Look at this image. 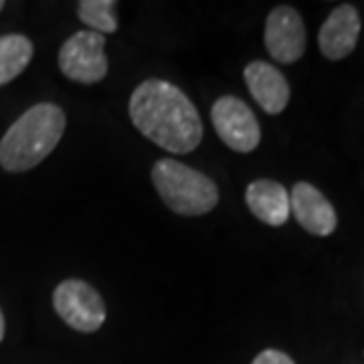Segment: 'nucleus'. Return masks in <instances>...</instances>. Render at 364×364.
<instances>
[{"label":"nucleus","instance_id":"14","mask_svg":"<svg viewBox=\"0 0 364 364\" xmlns=\"http://www.w3.org/2000/svg\"><path fill=\"white\" fill-rule=\"evenodd\" d=\"M251 364H296L291 360V356L282 350H275V348H267V350L259 352L255 356V360Z\"/></svg>","mask_w":364,"mask_h":364},{"label":"nucleus","instance_id":"2","mask_svg":"<svg viewBox=\"0 0 364 364\" xmlns=\"http://www.w3.org/2000/svg\"><path fill=\"white\" fill-rule=\"evenodd\" d=\"M65 124V112L59 105H33L2 136L0 166L9 172L35 168L63 138Z\"/></svg>","mask_w":364,"mask_h":364},{"label":"nucleus","instance_id":"3","mask_svg":"<svg viewBox=\"0 0 364 364\" xmlns=\"http://www.w3.org/2000/svg\"><path fill=\"white\" fill-rule=\"evenodd\" d=\"M152 182L166 207L184 217L207 215L219 203V191L207 174L172 158L154 164Z\"/></svg>","mask_w":364,"mask_h":364},{"label":"nucleus","instance_id":"10","mask_svg":"<svg viewBox=\"0 0 364 364\" xmlns=\"http://www.w3.org/2000/svg\"><path fill=\"white\" fill-rule=\"evenodd\" d=\"M243 77L251 91L253 100L261 105V109L269 116L282 114L289 104V83L284 73L267 61H251Z\"/></svg>","mask_w":364,"mask_h":364},{"label":"nucleus","instance_id":"13","mask_svg":"<svg viewBox=\"0 0 364 364\" xmlns=\"http://www.w3.org/2000/svg\"><path fill=\"white\" fill-rule=\"evenodd\" d=\"M81 23L90 26L93 33H116V2L114 0H81L77 4Z\"/></svg>","mask_w":364,"mask_h":364},{"label":"nucleus","instance_id":"7","mask_svg":"<svg viewBox=\"0 0 364 364\" xmlns=\"http://www.w3.org/2000/svg\"><path fill=\"white\" fill-rule=\"evenodd\" d=\"M265 47L277 63H296L306 53V26L296 9L275 6L265 21Z\"/></svg>","mask_w":364,"mask_h":364},{"label":"nucleus","instance_id":"6","mask_svg":"<svg viewBox=\"0 0 364 364\" xmlns=\"http://www.w3.org/2000/svg\"><path fill=\"white\" fill-rule=\"evenodd\" d=\"M210 119L223 142L239 154L253 152L261 140V128L253 109L235 95H223L210 107Z\"/></svg>","mask_w":364,"mask_h":364},{"label":"nucleus","instance_id":"5","mask_svg":"<svg viewBox=\"0 0 364 364\" xmlns=\"http://www.w3.org/2000/svg\"><path fill=\"white\" fill-rule=\"evenodd\" d=\"M104 35L93 31H77L61 45V73L77 83H97L107 75V57L104 53Z\"/></svg>","mask_w":364,"mask_h":364},{"label":"nucleus","instance_id":"15","mask_svg":"<svg viewBox=\"0 0 364 364\" xmlns=\"http://www.w3.org/2000/svg\"><path fill=\"white\" fill-rule=\"evenodd\" d=\"M2 338H4V316L0 312V342H2Z\"/></svg>","mask_w":364,"mask_h":364},{"label":"nucleus","instance_id":"8","mask_svg":"<svg viewBox=\"0 0 364 364\" xmlns=\"http://www.w3.org/2000/svg\"><path fill=\"white\" fill-rule=\"evenodd\" d=\"M289 208L296 221L316 237H328L338 227V217L332 203L310 182L294 184L289 193Z\"/></svg>","mask_w":364,"mask_h":364},{"label":"nucleus","instance_id":"9","mask_svg":"<svg viewBox=\"0 0 364 364\" xmlns=\"http://www.w3.org/2000/svg\"><path fill=\"white\" fill-rule=\"evenodd\" d=\"M360 35V14L352 4H340L328 14L318 35V45L326 59L342 61L356 49Z\"/></svg>","mask_w":364,"mask_h":364},{"label":"nucleus","instance_id":"11","mask_svg":"<svg viewBox=\"0 0 364 364\" xmlns=\"http://www.w3.org/2000/svg\"><path fill=\"white\" fill-rule=\"evenodd\" d=\"M245 203L249 210L259 219L261 223L269 227H282L286 225L291 208H289V193L284 184L269 181V178H259L253 181L245 191Z\"/></svg>","mask_w":364,"mask_h":364},{"label":"nucleus","instance_id":"4","mask_svg":"<svg viewBox=\"0 0 364 364\" xmlns=\"http://www.w3.org/2000/svg\"><path fill=\"white\" fill-rule=\"evenodd\" d=\"M53 308L69 328L93 334L105 322V306L97 289L81 279H65L53 291Z\"/></svg>","mask_w":364,"mask_h":364},{"label":"nucleus","instance_id":"12","mask_svg":"<svg viewBox=\"0 0 364 364\" xmlns=\"http://www.w3.org/2000/svg\"><path fill=\"white\" fill-rule=\"evenodd\" d=\"M33 59V43L25 35L0 37V85L16 79Z\"/></svg>","mask_w":364,"mask_h":364},{"label":"nucleus","instance_id":"16","mask_svg":"<svg viewBox=\"0 0 364 364\" xmlns=\"http://www.w3.org/2000/svg\"><path fill=\"white\" fill-rule=\"evenodd\" d=\"M2 9H4V2H2V0H0V11H2Z\"/></svg>","mask_w":364,"mask_h":364},{"label":"nucleus","instance_id":"1","mask_svg":"<svg viewBox=\"0 0 364 364\" xmlns=\"http://www.w3.org/2000/svg\"><path fill=\"white\" fill-rule=\"evenodd\" d=\"M134 126L172 154H188L203 140V122L193 102L164 79H146L130 97Z\"/></svg>","mask_w":364,"mask_h":364}]
</instances>
